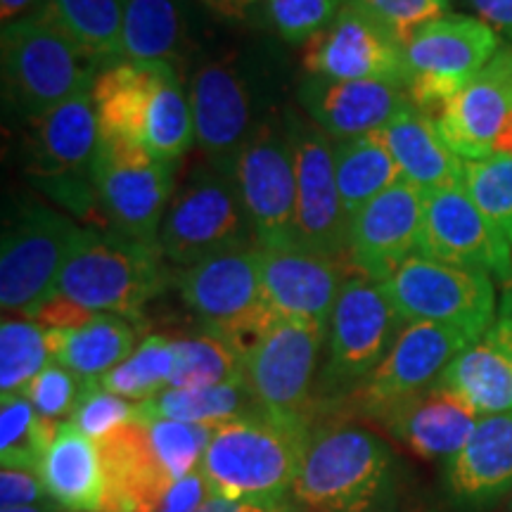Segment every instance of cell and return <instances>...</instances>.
I'll return each instance as SVG.
<instances>
[{"label":"cell","instance_id":"d590c367","mask_svg":"<svg viewBox=\"0 0 512 512\" xmlns=\"http://www.w3.org/2000/svg\"><path fill=\"white\" fill-rule=\"evenodd\" d=\"M195 117L190 93L178 79L176 67L159 83L143 128V147L164 162H178L195 145Z\"/></svg>","mask_w":512,"mask_h":512},{"label":"cell","instance_id":"7dc6e473","mask_svg":"<svg viewBox=\"0 0 512 512\" xmlns=\"http://www.w3.org/2000/svg\"><path fill=\"white\" fill-rule=\"evenodd\" d=\"M50 501L46 486H43L41 470L34 467H3L0 472V508H34L48 505Z\"/></svg>","mask_w":512,"mask_h":512},{"label":"cell","instance_id":"7bdbcfd3","mask_svg":"<svg viewBox=\"0 0 512 512\" xmlns=\"http://www.w3.org/2000/svg\"><path fill=\"white\" fill-rule=\"evenodd\" d=\"M347 0H264V12L275 34L287 43H309L335 22Z\"/></svg>","mask_w":512,"mask_h":512},{"label":"cell","instance_id":"ffe728a7","mask_svg":"<svg viewBox=\"0 0 512 512\" xmlns=\"http://www.w3.org/2000/svg\"><path fill=\"white\" fill-rule=\"evenodd\" d=\"M425 190L401 181L384 190L349 221V264L375 283L384 280L403 261L420 254Z\"/></svg>","mask_w":512,"mask_h":512},{"label":"cell","instance_id":"cb8c5ba5","mask_svg":"<svg viewBox=\"0 0 512 512\" xmlns=\"http://www.w3.org/2000/svg\"><path fill=\"white\" fill-rule=\"evenodd\" d=\"M98 444L105 496L100 512H155L171 489L143 420L133 418Z\"/></svg>","mask_w":512,"mask_h":512},{"label":"cell","instance_id":"db71d44e","mask_svg":"<svg viewBox=\"0 0 512 512\" xmlns=\"http://www.w3.org/2000/svg\"><path fill=\"white\" fill-rule=\"evenodd\" d=\"M484 339L505 358V361L510 363V368H512V323L510 320L498 318L494 323V328L486 332Z\"/></svg>","mask_w":512,"mask_h":512},{"label":"cell","instance_id":"c3c4849f","mask_svg":"<svg viewBox=\"0 0 512 512\" xmlns=\"http://www.w3.org/2000/svg\"><path fill=\"white\" fill-rule=\"evenodd\" d=\"M95 316H98V313L72 302V299H67L64 294L57 292L38 306V309L29 316V320H34V323H38L46 330H74L88 325Z\"/></svg>","mask_w":512,"mask_h":512},{"label":"cell","instance_id":"e0dca14e","mask_svg":"<svg viewBox=\"0 0 512 512\" xmlns=\"http://www.w3.org/2000/svg\"><path fill=\"white\" fill-rule=\"evenodd\" d=\"M475 342L479 339L448 325L406 323L387 358L344 401L377 420L396 403L434 387L448 363Z\"/></svg>","mask_w":512,"mask_h":512},{"label":"cell","instance_id":"4dcf8cb0","mask_svg":"<svg viewBox=\"0 0 512 512\" xmlns=\"http://www.w3.org/2000/svg\"><path fill=\"white\" fill-rule=\"evenodd\" d=\"M434 387L451 392L479 418L512 411V368L486 339L460 351Z\"/></svg>","mask_w":512,"mask_h":512},{"label":"cell","instance_id":"9c48e42d","mask_svg":"<svg viewBox=\"0 0 512 512\" xmlns=\"http://www.w3.org/2000/svg\"><path fill=\"white\" fill-rule=\"evenodd\" d=\"M406 323H437L484 339L496 323V287L489 273L411 256L382 283Z\"/></svg>","mask_w":512,"mask_h":512},{"label":"cell","instance_id":"3957f363","mask_svg":"<svg viewBox=\"0 0 512 512\" xmlns=\"http://www.w3.org/2000/svg\"><path fill=\"white\" fill-rule=\"evenodd\" d=\"M166 264L159 242L91 226L69 256L57 292L95 313L140 320L145 306L169 285Z\"/></svg>","mask_w":512,"mask_h":512},{"label":"cell","instance_id":"8d00e7d4","mask_svg":"<svg viewBox=\"0 0 512 512\" xmlns=\"http://www.w3.org/2000/svg\"><path fill=\"white\" fill-rule=\"evenodd\" d=\"M60 422L38 415L27 394L3 396L0 403V463L41 470Z\"/></svg>","mask_w":512,"mask_h":512},{"label":"cell","instance_id":"b9f144b4","mask_svg":"<svg viewBox=\"0 0 512 512\" xmlns=\"http://www.w3.org/2000/svg\"><path fill=\"white\" fill-rule=\"evenodd\" d=\"M147 425L152 448H155L159 463L171 482L192 475L200 470L204 453L216 425H195V422H178L164 418H136Z\"/></svg>","mask_w":512,"mask_h":512},{"label":"cell","instance_id":"74e56055","mask_svg":"<svg viewBox=\"0 0 512 512\" xmlns=\"http://www.w3.org/2000/svg\"><path fill=\"white\" fill-rule=\"evenodd\" d=\"M176 368L174 339L150 335L133 349V354L117 368L100 377V384L112 394L133 401H147L169 389Z\"/></svg>","mask_w":512,"mask_h":512},{"label":"cell","instance_id":"f907efd6","mask_svg":"<svg viewBox=\"0 0 512 512\" xmlns=\"http://www.w3.org/2000/svg\"><path fill=\"white\" fill-rule=\"evenodd\" d=\"M484 24L512 41V0H467Z\"/></svg>","mask_w":512,"mask_h":512},{"label":"cell","instance_id":"8992f818","mask_svg":"<svg viewBox=\"0 0 512 512\" xmlns=\"http://www.w3.org/2000/svg\"><path fill=\"white\" fill-rule=\"evenodd\" d=\"M159 247L169 264L190 268L256 245L233 174L202 164L178 185L166 207Z\"/></svg>","mask_w":512,"mask_h":512},{"label":"cell","instance_id":"ba28073f","mask_svg":"<svg viewBox=\"0 0 512 512\" xmlns=\"http://www.w3.org/2000/svg\"><path fill=\"white\" fill-rule=\"evenodd\" d=\"M176 285L204 332L221 337L240 356L278 320L264 302L259 245L181 268Z\"/></svg>","mask_w":512,"mask_h":512},{"label":"cell","instance_id":"d6a6232c","mask_svg":"<svg viewBox=\"0 0 512 512\" xmlns=\"http://www.w3.org/2000/svg\"><path fill=\"white\" fill-rule=\"evenodd\" d=\"M126 0H46L38 12L88 60L105 67L121 57Z\"/></svg>","mask_w":512,"mask_h":512},{"label":"cell","instance_id":"bcb514c9","mask_svg":"<svg viewBox=\"0 0 512 512\" xmlns=\"http://www.w3.org/2000/svg\"><path fill=\"white\" fill-rule=\"evenodd\" d=\"M363 8L375 12L377 17L392 27L403 43L411 38L415 29L444 15V8L437 0H354Z\"/></svg>","mask_w":512,"mask_h":512},{"label":"cell","instance_id":"7a4b0ae2","mask_svg":"<svg viewBox=\"0 0 512 512\" xmlns=\"http://www.w3.org/2000/svg\"><path fill=\"white\" fill-rule=\"evenodd\" d=\"M399 467L387 441L354 425L313 430L292 503L306 512H396Z\"/></svg>","mask_w":512,"mask_h":512},{"label":"cell","instance_id":"d6986e66","mask_svg":"<svg viewBox=\"0 0 512 512\" xmlns=\"http://www.w3.org/2000/svg\"><path fill=\"white\" fill-rule=\"evenodd\" d=\"M418 256L477 268L501 283L512 278L510 242L491 226L465 188L425 192Z\"/></svg>","mask_w":512,"mask_h":512},{"label":"cell","instance_id":"4fadbf2b","mask_svg":"<svg viewBox=\"0 0 512 512\" xmlns=\"http://www.w3.org/2000/svg\"><path fill=\"white\" fill-rule=\"evenodd\" d=\"M328 328L278 318L242 354V382L261 411L309 420L313 375Z\"/></svg>","mask_w":512,"mask_h":512},{"label":"cell","instance_id":"d4e9b609","mask_svg":"<svg viewBox=\"0 0 512 512\" xmlns=\"http://www.w3.org/2000/svg\"><path fill=\"white\" fill-rule=\"evenodd\" d=\"M377 420L415 456L451 460L470 441L479 415L446 389L430 387L396 403Z\"/></svg>","mask_w":512,"mask_h":512},{"label":"cell","instance_id":"2e32d148","mask_svg":"<svg viewBox=\"0 0 512 512\" xmlns=\"http://www.w3.org/2000/svg\"><path fill=\"white\" fill-rule=\"evenodd\" d=\"M311 76L337 81H387L408 88L406 43L375 12L347 0L335 22L304 48Z\"/></svg>","mask_w":512,"mask_h":512},{"label":"cell","instance_id":"681fc988","mask_svg":"<svg viewBox=\"0 0 512 512\" xmlns=\"http://www.w3.org/2000/svg\"><path fill=\"white\" fill-rule=\"evenodd\" d=\"M209 498L211 491L207 479H204L202 470H195L192 475L171 484L155 512H197Z\"/></svg>","mask_w":512,"mask_h":512},{"label":"cell","instance_id":"6da1fadb","mask_svg":"<svg viewBox=\"0 0 512 512\" xmlns=\"http://www.w3.org/2000/svg\"><path fill=\"white\" fill-rule=\"evenodd\" d=\"M311 434L309 420L283 418L261 408L216 425L200 467L211 496L285 510Z\"/></svg>","mask_w":512,"mask_h":512},{"label":"cell","instance_id":"ab89813d","mask_svg":"<svg viewBox=\"0 0 512 512\" xmlns=\"http://www.w3.org/2000/svg\"><path fill=\"white\" fill-rule=\"evenodd\" d=\"M46 328L29 318H3L0 325V394H24L50 361Z\"/></svg>","mask_w":512,"mask_h":512},{"label":"cell","instance_id":"277c9868","mask_svg":"<svg viewBox=\"0 0 512 512\" xmlns=\"http://www.w3.org/2000/svg\"><path fill=\"white\" fill-rule=\"evenodd\" d=\"M98 140L93 86H88L60 102L55 110L29 121L24 138V171L36 188L74 216L105 228L93 188Z\"/></svg>","mask_w":512,"mask_h":512},{"label":"cell","instance_id":"f35d334b","mask_svg":"<svg viewBox=\"0 0 512 512\" xmlns=\"http://www.w3.org/2000/svg\"><path fill=\"white\" fill-rule=\"evenodd\" d=\"M176 368L171 389H207L242 382V356L221 337L202 335L174 339Z\"/></svg>","mask_w":512,"mask_h":512},{"label":"cell","instance_id":"ee69618b","mask_svg":"<svg viewBox=\"0 0 512 512\" xmlns=\"http://www.w3.org/2000/svg\"><path fill=\"white\" fill-rule=\"evenodd\" d=\"M133 415H136V403H128L124 396L112 394L110 389L102 387L100 380H86L69 422H74L76 430L86 434L88 439L100 441L117 427L131 422Z\"/></svg>","mask_w":512,"mask_h":512},{"label":"cell","instance_id":"8fae6325","mask_svg":"<svg viewBox=\"0 0 512 512\" xmlns=\"http://www.w3.org/2000/svg\"><path fill=\"white\" fill-rule=\"evenodd\" d=\"M86 228L67 214L27 204L3 230L0 245V304L3 311L31 316L57 294V283Z\"/></svg>","mask_w":512,"mask_h":512},{"label":"cell","instance_id":"836d02e7","mask_svg":"<svg viewBox=\"0 0 512 512\" xmlns=\"http://www.w3.org/2000/svg\"><path fill=\"white\" fill-rule=\"evenodd\" d=\"M185 15L181 0H126L121 57L140 62H174L183 55Z\"/></svg>","mask_w":512,"mask_h":512},{"label":"cell","instance_id":"9a60e30c","mask_svg":"<svg viewBox=\"0 0 512 512\" xmlns=\"http://www.w3.org/2000/svg\"><path fill=\"white\" fill-rule=\"evenodd\" d=\"M297 174V247L349 261V216L335 174L332 138L299 112L285 114Z\"/></svg>","mask_w":512,"mask_h":512},{"label":"cell","instance_id":"f5cc1de1","mask_svg":"<svg viewBox=\"0 0 512 512\" xmlns=\"http://www.w3.org/2000/svg\"><path fill=\"white\" fill-rule=\"evenodd\" d=\"M43 5L46 0H0V17H3V24H12L17 19L38 15Z\"/></svg>","mask_w":512,"mask_h":512},{"label":"cell","instance_id":"816d5d0a","mask_svg":"<svg viewBox=\"0 0 512 512\" xmlns=\"http://www.w3.org/2000/svg\"><path fill=\"white\" fill-rule=\"evenodd\" d=\"M204 8L214 12L216 17L230 19V22H238V19L249 17L256 5L264 3V0H200Z\"/></svg>","mask_w":512,"mask_h":512},{"label":"cell","instance_id":"e575fe53","mask_svg":"<svg viewBox=\"0 0 512 512\" xmlns=\"http://www.w3.org/2000/svg\"><path fill=\"white\" fill-rule=\"evenodd\" d=\"M256 401L245 382L219 384L207 389H164L152 399L136 403L133 418H164L195 425H221L256 411Z\"/></svg>","mask_w":512,"mask_h":512},{"label":"cell","instance_id":"7c38bea8","mask_svg":"<svg viewBox=\"0 0 512 512\" xmlns=\"http://www.w3.org/2000/svg\"><path fill=\"white\" fill-rule=\"evenodd\" d=\"M501 50L498 34L482 19L441 15L406 41L408 95L434 119Z\"/></svg>","mask_w":512,"mask_h":512},{"label":"cell","instance_id":"f6af8a7d","mask_svg":"<svg viewBox=\"0 0 512 512\" xmlns=\"http://www.w3.org/2000/svg\"><path fill=\"white\" fill-rule=\"evenodd\" d=\"M83 387H86V380H83V377L53 361L34 377V382L29 384L24 394H27L29 401L34 403L38 415L60 422L64 415L74 413L76 403L81 399Z\"/></svg>","mask_w":512,"mask_h":512},{"label":"cell","instance_id":"f546056e","mask_svg":"<svg viewBox=\"0 0 512 512\" xmlns=\"http://www.w3.org/2000/svg\"><path fill=\"white\" fill-rule=\"evenodd\" d=\"M136 335L131 320L112 313H98L83 328L46 330L53 361L83 380H100L126 361L136 349Z\"/></svg>","mask_w":512,"mask_h":512},{"label":"cell","instance_id":"11a10c76","mask_svg":"<svg viewBox=\"0 0 512 512\" xmlns=\"http://www.w3.org/2000/svg\"><path fill=\"white\" fill-rule=\"evenodd\" d=\"M197 512H275V510L264 508V505H256V503H247V501H230V498L211 496Z\"/></svg>","mask_w":512,"mask_h":512},{"label":"cell","instance_id":"603a6c76","mask_svg":"<svg viewBox=\"0 0 512 512\" xmlns=\"http://www.w3.org/2000/svg\"><path fill=\"white\" fill-rule=\"evenodd\" d=\"M306 117L335 140L380 131L413 105L406 86L387 81H337L309 76L299 88Z\"/></svg>","mask_w":512,"mask_h":512},{"label":"cell","instance_id":"52a82bcc","mask_svg":"<svg viewBox=\"0 0 512 512\" xmlns=\"http://www.w3.org/2000/svg\"><path fill=\"white\" fill-rule=\"evenodd\" d=\"M406 320L394 309L382 283L351 273L332 309L328 358L320 373V399H347L392 351Z\"/></svg>","mask_w":512,"mask_h":512},{"label":"cell","instance_id":"f1b7e54d","mask_svg":"<svg viewBox=\"0 0 512 512\" xmlns=\"http://www.w3.org/2000/svg\"><path fill=\"white\" fill-rule=\"evenodd\" d=\"M41 479L50 501L67 512H100L105 496L98 444L74 427L60 422L41 465Z\"/></svg>","mask_w":512,"mask_h":512},{"label":"cell","instance_id":"680465c9","mask_svg":"<svg viewBox=\"0 0 512 512\" xmlns=\"http://www.w3.org/2000/svg\"><path fill=\"white\" fill-rule=\"evenodd\" d=\"M437 3H439L444 10H448V5H451V0H437Z\"/></svg>","mask_w":512,"mask_h":512},{"label":"cell","instance_id":"9f6ffc18","mask_svg":"<svg viewBox=\"0 0 512 512\" xmlns=\"http://www.w3.org/2000/svg\"><path fill=\"white\" fill-rule=\"evenodd\" d=\"M501 318L510 320L512 323V278L508 283H503V294H501Z\"/></svg>","mask_w":512,"mask_h":512},{"label":"cell","instance_id":"44dd1931","mask_svg":"<svg viewBox=\"0 0 512 512\" xmlns=\"http://www.w3.org/2000/svg\"><path fill=\"white\" fill-rule=\"evenodd\" d=\"M351 273L356 271L349 261L302 247H261V290L275 318L328 328L339 290Z\"/></svg>","mask_w":512,"mask_h":512},{"label":"cell","instance_id":"ac0fdd59","mask_svg":"<svg viewBox=\"0 0 512 512\" xmlns=\"http://www.w3.org/2000/svg\"><path fill=\"white\" fill-rule=\"evenodd\" d=\"M195 136L209 164L233 174L235 159L264 119H256V93L233 57L204 62L190 81Z\"/></svg>","mask_w":512,"mask_h":512},{"label":"cell","instance_id":"7402d4cb","mask_svg":"<svg viewBox=\"0 0 512 512\" xmlns=\"http://www.w3.org/2000/svg\"><path fill=\"white\" fill-rule=\"evenodd\" d=\"M512 114V48L501 46L486 67L434 117L444 143L465 162L494 155Z\"/></svg>","mask_w":512,"mask_h":512},{"label":"cell","instance_id":"60d3db41","mask_svg":"<svg viewBox=\"0 0 512 512\" xmlns=\"http://www.w3.org/2000/svg\"><path fill=\"white\" fill-rule=\"evenodd\" d=\"M465 190L477 209L512 247V155L465 162Z\"/></svg>","mask_w":512,"mask_h":512},{"label":"cell","instance_id":"484cf974","mask_svg":"<svg viewBox=\"0 0 512 512\" xmlns=\"http://www.w3.org/2000/svg\"><path fill=\"white\" fill-rule=\"evenodd\" d=\"M453 501L463 508H489L512 491V411L479 418L463 451L446 465Z\"/></svg>","mask_w":512,"mask_h":512},{"label":"cell","instance_id":"5b68a950","mask_svg":"<svg viewBox=\"0 0 512 512\" xmlns=\"http://www.w3.org/2000/svg\"><path fill=\"white\" fill-rule=\"evenodd\" d=\"M0 50L5 107L27 121L93 86L98 76V64L41 15L3 24Z\"/></svg>","mask_w":512,"mask_h":512},{"label":"cell","instance_id":"5bb4252c","mask_svg":"<svg viewBox=\"0 0 512 512\" xmlns=\"http://www.w3.org/2000/svg\"><path fill=\"white\" fill-rule=\"evenodd\" d=\"M256 245L297 247V174L285 121L266 117L249 136L233 169Z\"/></svg>","mask_w":512,"mask_h":512},{"label":"cell","instance_id":"4316f807","mask_svg":"<svg viewBox=\"0 0 512 512\" xmlns=\"http://www.w3.org/2000/svg\"><path fill=\"white\" fill-rule=\"evenodd\" d=\"M174 62H140L119 57L100 67L93 81V105L100 136L143 145V128L159 83Z\"/></svg>","mask_w":512,"mask_h":512},{"label":"cell","instance_id":"83f0119b","mask_svg":"<svg viewBox=\"0 0 512 512\" xmlns=\"http://www.w3.org/2000/svg\"><path fill=\"white\" fill-rule=\"evenodd\" d=\"M403 181L425 192L465 188V159L441 140L437 121L411 105L382 128Z\"/></svg>","mask_w":512,"mask_h":512},{"label":"cell","instance_id":"1f68e13d","mask_svg":"<svg viewBox=\"0 0 512 512\" xmlns=\"http://www.w3.org/2000/svg\"><path fill=\"white\" fill-rule=\"evenodd\" d=\"M335 174L349 221L370 200L403 181L399 164L382 136V128L349 140H337Z\"/></svg>","mask_w":512,"mask_h":512},{"label":"cell","instance_id":"91938a15","mask_svg":"<svg viewBox=\"0 0 512 512\" xmlns=\"http://www.w3.org/2000/svg\"><path fill=\"white\" fill-rule=\"evenodd\" d=\"M510 512H512V508H510Z\"/></svg>","mask_w":512,"mask_h":512},{"label":"cell","instance_id":"94428289","mask_svg":"<svg viewBox=\"0 0 512 512\" xmlns=\"http://www.w3.org/2000/svg\"><path fill=\"white\" fill-rule=\"evenodd\" d=\"M280 512H283V510H280Z\"/></svg>","mask_w":512,"mask_h":512},{"label":"cell","instance_id":"6f0895ef","mask_svg":"<svg viewBox=\"0 0 512 512\" xmlns=\"http://www.w3.org/2000/svg\"><path fill=\"white\" fill-rule=\"evenodd\" d=\"M0 512H67L60 505L48 503V505H34V508H15V510H0Z\"/></svg>","mask_w":512,"mask_h":512},{"label":"cell","instance_id":"30bf717a","mask_svg":"<svg viewBox=\"0 0 512 512\" xmlns=\"http://www.w3.org/2000/svg\"><path fill=\"white\" fill-rule=\"evenodd\" d=\"M176 164L121 138L98 140L93 188L102 226L128 238L157 242L166 207L176 192Z\"/></svg>","mask_w":512,"mask_h":512}]
</instances>
